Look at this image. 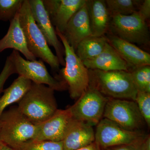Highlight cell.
Listing matches in <instances>:
<instances>
[{
  "instance_id": "obj_17",
  "label": "cell",
  "mask_w": 150,
  "mask_h": 150,
  "mask_svg": "<svg viewBox=\"0 0 150 150\" xmlns=\"http://www.w3.org/2000/svg\"><path fill=\"white\" fill-rule=\"evenodd\" d=\"M88 69L103 71H130L129 64L108 43L104 49L98 56L83 62Z\"/></svg>"
},
{
  "instance_id": "obj_18",
  "label": "cell",
  "mask_w": 150,
  "mask_h": 150,
  "mask_svg": "<svg viewBox=\"0 0 150 150\" xmlns=\"http://www.w3.org/2000/svg\"><path fill=\"white\" fill-rule=\"evenodd\" d=\"M10 22L6 34L0 40V54L6 49L12 48L21 53L27 60H36V57L28 48L24 33L20 23L18 13Z\"/></svg>"
},
{
  "instance_id": "obj_8",
  "label": "cell",
  "mask_w": 150,
  "mask_h": 150,
  "mask_svg": "<svg viewBox=\"0 0 150 150\" xmlns=\"http://www.w3.org/2000/svg\"><path fill=\"white\" fill-rule=\"evenodd\" d=\"M109 98L88 87L69 108L72 117L93 127L103 118L105 108Z\"/></svg>"
},
{
  "instance_id": "obj_25",
  "label": "cell",
  "mask_w": 150,
  "mask_h": 150,
  "mask_svg": "<svg viewBox=\"0 0 150 150\" xmlns=\"http://www.w3.org/2000/svg\"><path fill=\"white\" fill-rule=\"evenodd\" d=\"M15 150H64L62 142L33 140L22 144Z\"/></svg>"
},
{
  "instance_id": "obj_29",
  "label": "cell",
  "mask_w": 150,
  "mask_h": 150,
  "mask_svg": "<svg viewBox=\"0 0 150 150\" xmlns=\"http://www.w3.org/2000/svg\"><path fill=\"white\" fill-rule=\"evenodd\" d=\"M137 12L142 18L146 21L148 20L150 17V0L143 1Z\"/></svg>"
},
{
  "instance_id": "obj_12",
  "label": "cell",
  "mask_w": 150,
  "mask_h": 150,
  "mask_svg": "<svg viewBox=\"0 0 150 150\" xmlns=\"http://www.w3.org/2000/svg\"><path fill=\"white\" fill-rule=\"evenodd\" d=\"M69 108L59 109L50 118L35 123L37 127L35 140L62 142L68 124L71 118Z\"/></svg>"
},
{
  "instance_id": "obj_24",
  "label": "cell",
  "mask_w": 150,
  "mask_h": 150,
  "mask_svg": "<svg viewBox=\"0 0 150 150\" xmlns=\"http://www.w3.org/2000/svg\"><path fill=\"white\" fill-rule=\"evenodd\" d=\"M24 0H0V21H10L18 13Z\"/></svg>"
},
{
  "instance_id": "obj_14",
  "label": "cell",
  "mask_w": 150,
  "mask_h": 150,
  "mask_svg": "<svg viewBox=\"0 0 150 150\" xmlns=\"http://www.w3.org/2000/svg\"><path fill=\"white\" fill-rule=\"evenodd\" d=\"M95 141L93 127L72 118L62 142L64 150H76L90 144Z\"/></svg>"
},
{
  "instance_id": "obj_21",
  "label": "cell",
  "mask_w": 150,
  "mask_h": 150,
  "mask_svg": "<svg viewBox=\"0 0 150 150\" xmlns=\"http://www.w3.org/2000/svg\"><path fill=\"white\" fill-rule=\"evenodd\" d=\"M107 42V39L105 35H91L80 42L75 52L77 56L83 62L99 55L103 51Z\"/></svg>"
},
{
  "instance_id": "obj_1",
  "label": "cell",
  "mask_w": 150,
  "mask_h": 150,
  "mask_svg": "<svg viewBox=\"0 0 150 150\" xmlns=\"http://www.w3.org/2000/svg\"><path fill=\"white\" fill-rule=\"evenodd\" d=\"M88 70V87L109 98L135 101L138 91L130 71Z\"/></svg>"
},
{
  "instance_id": "obj_6",
  "label": "cell",
  "mask_w": 150,
  "mask_h": 150,
  "mask_svg": "<svg viewBox=\"0 0 150 150\" xmlns=\"http://www.w3.org/2000/svg\"><path fill=\"white\" fill-rule=\"evenodd\" d=\"M108 31L133 44L144 46L150 44V32L146 21L140 17L137 11L130 15L111 16Z\"/></svg>"
},
{
  "instance_id": "obj_32",
  "label": "cell",
  "mask_w": 150,
  "mask_h": 150,
  "mask_svg": "<svg viewBox=\"0 0 150 150\" xmlns=\"http://www.w3.org/2000/svg\"><path fill=\"white\" fill-rule=\"evenodd\" d=\"M2 144V145L0 149V150H15L13 148L11 147L7 146V145L3 143Z\"/></svg>"
},
{
  "instance_id": "obj_7",
  "label": "cell",
  "mask_w": 150,
  "mask_h": 150,
  "mask_svg": "<svg viewBox=\"0 0 150 150\" xmlns=\"http://www.w3.org/2000/svg\"><path fill=\"white\" fill-rule=\"evenodd\" d=\"M13 64L16 74L33 83L48 86L56 91L68 89L66 83L59 77H54L48 72L42 60L29 61L23 59L18 51L13 50L8 56Z\"/></svg>"
},
{
  "instance_id": "obj_30",
  "label": "cell",
  "mask_w": 150,
  "mask_h": 150,
  "mask_svg": "<svg viewBox=\"0 0 150 150\" xmlns=\"http://www.w3.org/2000/svg\"><path fill=\"white\" fill-rule=\"evenodd\" d=\"M76 150H101L98 144L95 141L90 144Z\"/></svg>"
},
{
  "instance_id": "obj_26",
  "label": "cell",
  "mask_w": 150,
  "mask_h": 150,
  "mask_svg": "<svg viewBox=\"0 0 150 150\" xmlns=\"http://www.w3.org/2000/svg\"><path fill=\"white\" fill-rule=\"evenodd\" d=\"M135 101L138 105L146 124L150 128V93L138 91Z\"/></svg>"
},
{
  "instance_id": "obj_23",
  "label": "cell",
  "mask_w": 150,
  "mask_h": 150,
  "mask_svg": "<svg viewBox=\"0 0 150 150\" xmlns=\"http://www.w3.org/2000/svg\"><path fill=\"white\" fill-rule=\"evenodd\" d=\"M130 72L138 91L150 93V66L137 67Z\"/></svg>"
},
{
  "instance_id": "obj_20",
  "label": "cell",
  "mask_w": 150,
  "mask_h": 150,
  "mask_svg": "<svg viewBox=\"0 0 150 150\" xmlns=\"http://www.w3.org/2000/svg\"><path fill=\"white\" fill-rule=\"evenodd\" d=\"M32 82L26 78L18 76L0 96V116L7 107L18 103L30 88Z\"/></svg>"
},
{
  "instance_id": "obj_2",
  "label": "cell",
  "mask_w": 150,
  "mask_h": 150,
  "mask_svg": "<svg viewBox=\"0 0 150 150\" xmlns=\"http://www.w3.org/2000/svg\"><path fill=\"white\" fill-rule=\"evenodd\" d=\"M54 91L48 86L32 82L30 88L18 102V109L33 123L44 121L58 109Z\"/></svg>"
},
{
  "instance_id": "obj_31",
  "label": "cell",
  "mask_w": 150,
  "mask_h": 150,
  "mask_svg": "<svg viewBox=\"0 0 150 150\" xmlns=\"http://www.w3.org/2000/svg\"><path fill=\"white\" fill-rule=\"evenodd\" d=\"M142 150H150V137L147 135L145 137L142 146Z\"/></svg>"
},
{
  "instance_id": "obj_28",
  "label": "cell",
  "mask_w": 150,
  "mask_h": 150,
  "mask_svg": "<svg viewBox=\"0 0 150 150\" xmlns=\"http://www.w3.org/2000/svg\"><path fill=\"white\" fill-rule=\"evenodd\" d=\"M146 137L133 144L113 147L110 150H142V146Z\"/></svg>"
},
{
  "instance_id": "obj_19",
  "label": "cell",
  "mask_w": 150,
  "mask_h": 150,
  "mask_svg": "<svg viewBox=\"0 0 150 150\" xmlns=\"http://www.w3.org/2000/svg\"><path fill=\"white\" fill-rule=\"evenodd\" d=\"M92 35L105 36L108 32L111 16L105 0H86Z\"/></svg>"
},
{
  "instance_id": "obj_33",
  "label": "cell",
  "mask_w": 150,
  "mask_h": 150,
  "mask_svg": "<svg viewBox=\"0 0 150 150\" xmlns=\"http://www.w3.org/2000/svg\"><path fill=\"white\" fill-rule=\"evenodd\" d=\"M2 143L0 142V149H1V147L2 145Z\"/></svg>"
},
{
  "instance_id": "obj_5",
  "label": "cell",
  "mask_w": 150,
  "mask_h": 150,
  "mask_svg": "<svg viewBox=\"0 0 150 150\" xmlns=\"http://www.w3.org/2000/svg\"><path fill=\"white\" fill-rule=\"evenodd\" d=\"M56 31L65 49L64 67L60 70L58 76L67 84L71 98L77 99L88 88V70L77 56L74 49L69 44L64 35L56 30Z\"/></svg>"
},
{
  "instance_id": "obj_15",
  "label": "cell",
  "mask_w": 150,
  "mask_h": 150,
  "mask_svg": "<svg viewBox=\"0 0 150 150\" xmlns=\"http://www.w3.org/2000/svg\"><path fill=\"white\" fill-rule=\"evenodd\" d=\"M105 36L108 43L129 64L131 70L142 66H150V55L148 52L111 33H108Z\"/></svg>"
},
{
  "instance_id": "obj_16",
  "label": "cell",
  "mask_w": 150,
  "mask_h": 150,
  "mask_svg": "<svg viewBox=\"0 0 150 150\" xmlns=\"http://www.w3.org/2000/svg\"><path fill=\"white\" fill-rule=\"evenodd\" d=\"M63 34L75 51L81 40L92 35L86 2L70 19Z\"/></svg>"
},
{
  "instance_id": "obj_22",
  "label": "cell",
  "mask_w": 150,
  "mask_h": 150,
  "mask_svg": "<svg viewBox=\"0 0 150 150\" xmlns=\"http://www.w3.org/2000/svg\"><path fill=\"white\" fill-rule=\"evenodd\" d=\"M143 1L139 0H105L110 16L132 14L138 11Z\"/></svg>"
},
{
  "instance_id": "obj_27",
  "label": "cell",
  "mask_w": 150,
  "mask_h": 150,
  "mask_svg": "<svg viewBox=\"0 0 150 150\" xmlns=\"http://www.w3.org/2000/svg\"><path fill=\"white\" fill-rule=\"evenodd\" d=\"M14 74H16V71L13 64L8 56L4 68L0 74V95L4 91V86L6 81Z\"/></svg>"
},
{
  "instance_id": "obj_13",
  "label": "cell",
  "mask_w": 150,
  "mask_h": 150,
  "mask_svg": "<svg viewBox=\"0 0 150 150\" xmlns=\"http://www.w3.org/2000/svg\"><path fill=\"white\" fill-rule=\"evenodd\" d=\"M43 4L55 29L63 34L70 19L86 0H43Z\"/></svg>"
},
{
  "instance_id": "obj_4",
  "label": "cell",
  "mask_w": 150,
  "mask_h": 150,
  "mask_svg": "<svg viewBox=\"0 0 150 150\" xmlns=\"http://www.w3.org/2000/svg\"><path fill=\"white\" fill-rule=\"evenodd\" d=\"M37 127L17 107L5 110L0 116V142L13 149L35 140Z\"/></svg>"
},
{
  "instance_id": "obj_3",
  "label": "cell",
  "mask_w": 150,
  "mask_h": 150,
  "mask_svg": "<svg viewBox=\"0 0 150 150\" xmlns=\"http://www.w3.org/2000/svg\"><path fill=\"white\" fill-rule=\"evenodd\" d=\"M18 15L20 23L30 53L36 58L48 64L53 71H60L59 59L51 51L45 37L36 25L30 8L28 0H24Z\"/></svg>"
},
{
  "instance_id": "obj_11",
  "label": "cell",
  "mask_w": 150,
  "mask_h": 150,
  "mask_svg": "<svg viewBox=\"0 0 150 150\" xmlns=\"http://www.w3.org/2000/svg\"><path fill=\"white\" fill-rule=\"evenodd\" d=\"M28 3L36 25L45 37L48 46L55 49L60 65L64 67V48L56 34L55 27L43 5V0H28Z\"/></svg>"
},
{
  "instance_id": "obj_10",
  "label": "cell",
  "mask_w": 150,
  "mask_h": 150,
  "mask_svg": "<svg viewBox=\"0 0 150 150\" xmlns=\"http://www.w3.org/2000/svg\"><path fill=\"white\" fill-rule=\"evenodd\" d=\"M146 136L141 131L126 130L115 122L104 118L97 125L95 131V142L100 148L133 144Z\"/></svg>"
},
{
  "instance_id": "obj_9",
  "label": "cell",
  "mask_w": 150,
  "mask_h": 150,
  "mask_svg": "<svg viewBox=\"0 0 150 150\" xmlns=\"http://www.w3.org/2000/svg\"><path fill=\"white\" fill-rule=\"evenodd\" d=\"M103 118L132 131H140L146 123L136 102L129 100L109 98Z\"/></svg>"
}]
</instances>
